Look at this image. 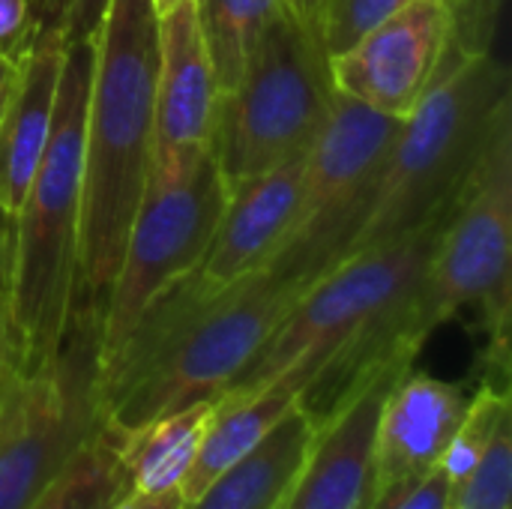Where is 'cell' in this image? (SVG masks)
<instances>
[{
	"label": "cell",
	"instance_id": "6da1fadb",
	"mask_svg": "<svg viewBox=\"0 0 512 509\" xmlns=\"http://www.w3.org/2000/svg\"><path fill=\"white\" fill-rule=\"evenodd\" d=\"M447 216L351 252L315 279L225 393L288 378L300 390L297 405L321 426L378 375L411 369L441 327L426 270Z\"/></svg>",
	"mask_w": 512,
	"mask_h": 509
},
{
	"label": "cell",
	"instance_id": "7a4b0ae2",
	"mask_svg": "<svg viewBox=\"0 0 512 509\" xmlns=\"http://www.w3.org/2000/svg\"><path fill=\"white\" fill-rule=\"evenodd\" d=\"M303 291L273 270L225 288L195 273L156 294L123 342L102 357L108 429L126 435L156 417L219 399L258 357Z\"/></svg>",
	"mask_w": 512,
	"mask_h": 509
},
{
	"label": "cell",
	"instance_id": "3957f363",
	"mask_svg": "<svg viewBox=\"0 0 512 509\" xmlns=\"http://www.w3.org/2000/svg\"><path fill=\"white\" fill-rule=\"evenodd\" d=\"M159 15L153 0H108L93 39L84 117V204L75 306L105 315L135 207L153 168Z\"/></svg>",
	"mask_w": 512,
	"mask_h": 509
},
{
	"label": "cell",
	"instance_id": "277c9868",
	"mask_svg": "<svg viewBox=\"0 0 512 509\" xmlns=\"http://www.w3.org/2000/svg\"><path fill=\"white\" fill-rule=\"evenodd\" d=\"M90 72L93 42H66L51 141L15 210L3 345L21 366L54 357L75 312Z\"/></svg>",
	"mask_w": 512,
	"mask_h": 509
},
{
	"label": "cell",
	"instance_id": "5b68a950",
	"mask_svg": "<svg viewBox=\"0 0 512 509\" xmlns=\"http://www.w3.org/2000/svg\"><path fill=\"white\" fill-rule=\"evenodd\" d=\"M507 117H512L510 72L492 51L450 66L399 123L351 252L450 213Z\"/></svg>",
	"mask_w": 512,
	"mask_h": 509
},
{
	"label": "cell",
	"instance_id": "8992f818",
	"mask_svg": "<svg viewBox=\"0 0 512 509\" xmlns=\"http://www.w3.org/2000/svg\"><path fill=\"white\" fill-rule=\"evenodd\" d=\"M108 429L102 312L78 303L54 357L21 366L0 345V509H30Z\"/></svg>",
	"mask_w": 512,
	"mask_h": 509
},
{
	"label": "cell",
	"instance_id": "52a82bcc",
	"mask_svg": "<svg viewBox=\"0 0 512 509\" xmlns=\"http://www.w3.org/2000/svg\"><path fill=\"white\" fill-rule=\"evenodd\" d=\"M333 99L330 57L309 15L285 3L240 81L219 96L210 153L225 186L303 159Z\"/></svg>",
	"mask_w": 512,
	"mask_h": 509
},
{
	"label": "cell",
	"instance_id": "ba28073f",
	"mask_svg": "<svg viewBox=\"0 0 512 509\" xmlns=\"http://www.w3.org/2000/svg\"><path fill=\"white\" fill-rule=\"evenodd\" d=\"M426 297L441 324L462 309L477 315L480 384L510 393L512 117L492 135L441 228L426 270Z\"/></svg>",
	"mask_w": 512,
	"mask_h": 509
},
{
	"label": "cell",
	"instance_id": "9c48e42d",
	"mask_svg": "<svg viewBox=\"0 0 512 509\" xmlns=\"http://www.w3.org/2000/svg\"><path fill=\"white\" fill-rule=\"evenodd\" d=\"M399 123L402 120L336 93L318 138L303 156L300 204L291 237L267 270L306 291L351 255Z\"/></svg>",
	"mask_w": 512,
	"mask_h": 509
},
{
	"label": "cell",
	"instance_id": "30bf717a",
	"mask_svg": "<svg viewBox=\"0 0 512 509\" xmlns=\"http://www.w3.org/2000/svg\"><path fill=\"white\" fill-rule=\"evenodd\" d=\"M225 192L213 153L168 171H150L105 300L102 357L123 342L156 294L201 267L225 207Z\"/></svg>",
	"mask_w": 512,
	"mask_h": 509
},
{
	"label": "cell",
	"instance_id": "8fae6325",
	"mask_svg": "<svg viewBox=\"0 0 512 509\" xmlns=\"http://www.w3.org/2000/svg\"><path fill=\"white\" fill-rule=\"evenodd\" d=\"M447 0H411L348 51L330 57L336 93L405 120L450 69Z\"/></svg>",
	"mask_w": 512,
	"mask_h": 509
},
{
	"label": "cell",
	"instance_id": "7c38bea8",
	"mask_svg": "<svg viewBox=\"0 0 512 509\" xmlns=\"http://www.w3.org/2000/svg\"><path fill=\"white\" fill-rule=\"evenodd\" d=\"M219 84L201 33L198 6L186 0L159 15L153 168L168 171L210 153Z\"/></svg>",
	"mask_w": 512,
	"mask_h": 509
},
{
	"label": "cell",
	"instance_id": "4fadbf2b",
	"mask_svg": "<svg viewBox=\"0 0 512 509\" xmlns=\"http://www.w3.org/2000/svg\"><path fill=\"white\" fill-rule=\"evenodd\" d=\"M468 405L471 393L462 384L411 366L390 387L378 414L372 501L396 495L438 471Z\"/></svg>",
	"mask_w": 512,
	"mask_h": 509
},
{
	"label": "cell",
	"instance_id": "5bb4252c",
	"mask_svg": "<svg viewBox=\"0 0 512 509\" xmlns=\"http://www.w3.org/2000/svg\"><path fill=\"white\" fill-rule=\"evenodd\" d=\"M303 159L225 186V207L198 267L207 288H225L273 264L291 237L300 204Z\"/></svg>",
	"mask_w": 512,
	"mask_h": 509
},
{
	"label": "cell",
	"instance_id": "9a60e30c",
	"mask_svg": "<svg viewBox=\"0 0 512 509\" xmlns=\"http://www.w3.org/2000/svg\"><path fill=\"white\" fill-rule=\"evenodd\" d=\"M408 369H393L369 381L312 441L309 459L282 509H369L375 480V429L384 396Z\"/></svg>",
	"mask_w": 512,
	"mask_h": 509
},
{
	"label": "cell",
	"instance_id": "2e32d148",
	"mask_svg": "<svg viewBox=\"0 0 512 509\" xmlns=\"http://www.w3.org/2000/svg\"><path fill=\"white\" fill-rule=\"evenodd\" d=\"M63 60L66 39L54 21H45L18 60V78L0 120V207L12 216L51 141Z\"/></svg>",
	"mask_w": 512,
	"mask_h": 509
},
{
	"label": "cell",
	"instance_id": "e0dca14e",
	"mask_svg": "<svg viewBox=\"0 0 512 509\" xmlns=\"http://www.w3.org/2000/svg\"><path fill=\"white\" fill-rule=\"evenodd\" d=\"M315 432V420L294 405L246 456L183 501V509H282L309 459Z\"/></svg>",
	"mask_w": 512,
	"mask_h": 509
},
{
	"label": "cell",
	"instance_id": "ac0fdd59",
	"mask_svg": "<svg viewBox=\"0 0 512 509\" xmlns=\"http://www.w3.org/2000/svg\"><path fill=\"white\" fill-rule=\"evenodd\" d=\"M300 390L288 378H276L252 393H225L213 405L210 426L201 438L195 465L180 489L183 501L195 498L216 474L246 456L294 405Z\"/></svg>",
	"mask_w": 512,
	"mask_h": 509
},
{
	"label": "cell",
	"instance_id": "d6986e66",
	"mask_svg": "<svg viewBox=\"0 0 512 509\" xmlns=\"http://www.w3.org/2000/svg\"><path fill=\"white\" fill-rule=\"evenodd\" d=\"M213 405L216 399L195 402L165 417H156L126 435H117L120 459L129 471L132 492L165 495L183 489L195 465L201 438L210 426Z\"/></svg>",
	"mask_w": 512,
	"mask_h": 509
},
{
	"label": "cell",
	"instance_id": "ffe728a7",
	"mask_svg": "<svg viewBox=\"0 0 512 509\" xmlns=\"http://www.w3.org/2000/svg\"><path fill=\"white\" fill-rule=\"evenodd\" d=\"M195 6L222 96L240 81L249 57L270 21L282 12L285 0H195Z\"/></svg>",
	"mask_w": 512,
	"mask_h": 509
},
{
	"label": "cell",
	"instance_id": "44dd1931",
	"mask_svg": "<svg viewBox=\"0 0 512 509\" xmlns=\"http://www.w3.org/2000/svg\"><path fill=\"white\" fill-rule=\"evenodd\" d=\"M132 492L120 459L117 435L105 429L93 438L30 509H111Z\"/></svg>",
	"mask_w": 512,
	"mask_h": 509
},
{
	"label": "cell",
	"instance_id": "7402d4cb",
	"mask_svg": "<svg viewBox=\"0 0 512 509\" xmlns=\"http://www.w3.org/2000/svg\"><path fill=\"white\" fill-rule=\"evenodd\" d=\"M447 509H512V417L501 420L483 459L450 489Z\"/></svg>",
	"mask_w": 512,
	"mask_h": 509
},
{
	"label": "cell",
	"instance_id": "603a6c76",
	"mask_svg": "<svg viewBox=\"0 0 512 509\" xmlns=\"http://www.w3.org/2000/svg\"><path fill=\"white\" fill-rule=\"evenodd\" d=\"M405 3L411 0H312L306 15L324 54L336 57L384 24Z\"/></svg>",
	"mask_w": 512,
	"mask_h": 509
},
{
	"label": "cell",
	"instance_id": "cb8c5ba5",
	"mask_svg": "<svg viewBox=\"0 0 512 509\" xmlns=\"http://www.w3.org/2000/svg\"><path fill=\"white\" fill-rule=\"evenodd\" d=\"M48 21V0H0V54L21 57Z\"/></svg>",
	"mask_w": 512,
	"mask_h": 509
},
{
	"label": "cell",
	"instance_id": "d4e9b609",
	"mask_svg": "<svg viewBox=\"0 0 512 509\" xmlns=\"http://www.w3.org/2000/svg\"><path fill=\"white\" fill-rule=\"evenodd\" d=\"M108 0H51L48 21H54L66 42H93Z\"/></svg>",
	"mask_w": 512,
	"mask_h": 509
},
{
	"label": "cell",
	"instance_id": "484cf974",
	"mask_svg": "<svg viewBox=\"0 0 512 509\" xmlns=\"http://www.w3.org/2000/svg\"><path fill=\"white\" fill-rule=\"evenodd\" d=\"M450 489L453 486H450L447 474L438 468L429 477H423L420 483H414V486H408V489H402L396 495L372 501L369 509H447Z\"/></svg>",
	"mask_w": 512,
	"mask_h": 509
},
{
	"label": "cell",
	"instance_id": "4316f807",
	"mask_svg": "<svg viewBox=\"0 0 512 509\" xmlns=\"http://www.w3.org/2000/svg\"><path fill=\"white\" fill-rule=\"evenodd\" d=\"M111 509H183L180 492H165V495H144V492H129L120 504Z\"/></svg>",
	"mask_w": 512,
	"mask_h": 509
},
{
	"label": "cell",
	"instance_id": "83f0119b",
	"mask_svg": "<svg viewBox=\"0 0 512 509\" xmlns=\"http://www.w3.org/2000/svg\"><path fill=\"white\" fill-rule=\"evenodd\" d=\"M12 231H15V216L0 207V288L9 279V258H12Z\"/></svg>",
	"mask_w": 512,
	"mask_h": 509
},
{
	"label": "cell",
	"instance_id": "f1b7e54d",
	"mask_svg": "<svg viewBox=\"0 0 512 509\" xmlns=\"http://www.w3.org/2000/svg\"><path fill=\"white\" fill-rule=\"evenodd\" d=\"M18 60L0 54V120H3V111L9 105V96H12V87H15V78H18Z\"/></svg>",
	"mask_w": 512,
	"mask_h": 509
},
{
	"label": "cell",
	"instance_id": "f546056e",
	"mask_svg": "<svg viewBox=\"0 0 512 509\" xmlns=\"http://www.w3.org/2000/svg\"><path fill=\"white\" fill-rule=\"evenodd\" d=\"M3 330H6V285L0 288V345H3Z\"/></svg>",
	"mask_w": 512,
	"mask_h": 509
},
{
	"label": "cell",
	"instance_id": "4dcf8cb0",
	"mask_svg": "<svg viewBox=\"0 0 512 509\" xmlns=\"http://www.w3.org/2000/svg\"><path fill=\"white\" fill-rule=\"evenodd\" d=\"M180 3H186V0H153V9H156V15H162V12H168V9H174Z\"/></svg>",
	"mask_w": 512,
	"mask_h": 509
},
{
	"label": "cell",
	"instance_id": "1f68e13d",
	"mask_svg": "<svg viewBox=\"0 0 512 509\" xmlns=\"http://www.w3.org/2000/svg\"><path fill=\"white\" fill-rule=\"evenodd\" d=\"M288 6H294V9H300V12H309V3L312 0H285Z\"/></svg>",
	"mask_w": 512,
	"mask_h": 509
},
{
	"label": "cell",
	"instance_id": "d6a6232c",
	"mask_svg": "<svg viewBox=\"0 0 512 509\" xmlns=\"http://www.w3.org/2000/svg\"><path fill=\"white\" fill-rule=\"evenodd\" d=\"M48 3H51V0H48Z\"/></svg>",
	"mask_w": 512,
	"mask_h": 509
}]
</instances>
